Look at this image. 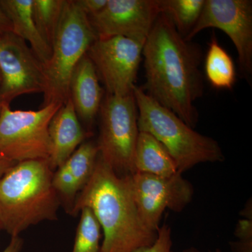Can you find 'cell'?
<instances>
[{
    "label": "cell",
    "instance_id": "obj_26",
    "mask_svg": "<svg viewBox=\"0 0 252 252\" xmlns=\"http://www.w3.org/2000/svg\"><path fill=\"white\" fill-rule=\"evenodd\" d=\"M23 240L19 236L11 237V241L4 251L1 252H20L22 250Z\"/></svg>",
    "mask_w": 252,
    "mask_h": 252
},
{
    "label": "cell",
    "instance_id": "obj_25",
    "mask_svg": "<svg viewBox=\"0 0 252 252\" xmlns=\"http://www.w3.org/2000/svg\"><path fill=\"white\" fill-rule=\"evenodd\" d=\"M11 32H12L11 21L0 4V38Z\"/></svg>",
    "mask_w": 252,
    "mask_h": 252
},
{
    "label": "cell",
    "instance_id": "obj_3",
    "mask_svg": "<svg viewBox=\"0 0 252 252\" xmlns=\"http://www.w3.org/2000/svg\"><path fill=\"white\" fill-rule=\"evenodd\" d=\"M47 159L18 162L0 178V223L11 237L45 220H57L61 200Z\"/></svg>",
    "mask_w": 252,
    "mask_h": 252
},
{
    "label": "cell",
    "instance_id": "obj_8",
    "mask_svg": "<svg viewBox=\"0 0 252 252\" xmlns=\"http://www.w3.org/2000/svg\"><path fill=\"white\" fill-rule=\"evenodd\" d=\"M144 44L124 36L97 39L93 43L86 55L94 63L107 94H132Z\"/></svg>",
    "mask_w": 252,
    "mask_h": 252
},
{
    "label": "cell",
    "instance_id": "obj_7",
    "mask_svg": "<svg viewBox=\"0 0 252 252\" xmlns=\"http://www.w3.org/2000/svg\"><path fill=\"white\" fill-rule=\"evenodd\" d=\"M63 104L51 103L37 111L11 110L0 105V157L18 162L49 158V127Z\"/></svg>",
    "mask_w": 252,
    "mask_h": 252
},
{
    "label": "cell",
    "instance_id": "obj_16",
    "mask_svg": "<svg viewBox=\"0 0 252 252\" xmlns=\"http://www.w3.org/2000/svg\"><path fill=\"white\" fill-rule=\"evenodd\" d=\"M32 0H0V4L9 17L15 35L28 41L44 66L49 62L51 47L41 37L32 16Z\"/></svg>",
    "mask_w": 252,
    "mask_h": 252
},
{
    "label": "cell",
    "instance_id": "obj_1",
    "mask_svg": "<svg viewBox=\"0 0 252 252\" xmlns=\"http://www.w3.org/2000/svg\"><path fill=\"white\" fill-rule=\"evenodd\" d=\"M142 56V90L194 128L199 119L195 102L205 89L200 46L186 40L171 19L160 14L144 42Z\"/></svg>",
    "mask_w": 252,
    "mask_h": 252
},
{
    "label": "cell",
    "instance_id": "obj_18",
    "mask_svg": "<svg viewBox=\"0 0 252 252\" xmlns=\"http://www.w3.org/2000/svg\"><path fill=\"white\" fill-rule=\"evenodd\" d=\"M205 69L207 79L212 87L228 90L233 89L236 81L234 63L215 35L212 36L209 42Z\"/></svg>",
    "mask_w": 252,
    "mask_h": 252
},
{
    "label": "cell",
    "instance_id": "obj_30",
    "mask_svg": "<svg viewBox=\"0 0 252 252\" xmlns=\"http://www.w3.org/2000/svg\"><path fill=\"white\" fill-rule=\"evenodd\" d=\"M0 230H1V223H0Z\"/></svg>",
    "mask_w": 252,
    "mask_h": 252
},
{
    "label": "cell",
    "instance_id": "obj_13",
    "mask_svg": "<svg viewBox=\"0 0 252 252\" xmlns=\"http://www.w3.org/2000/svg\"><path fill=\"white\" fill-rule=\"evenodd\" d=\"M98 155L97 144L83 142L54 173L53 186L60 199L69 203V212L78 194L90 181Z\"/></svg>",
    "mask_w": 252,
    "mask_h": 252
},
{
    "label": "cell",
    "instance_id": "obj_27",
    "mask_svg": "<svg viewBox=\"0 0 252 252\" xmlns=\"http://www.w3.org/2000/svg\"><path fill=\"white\" fill-rule=\"evenodd\" d=\"M16 163H17V162L0 157V178L2 177L5 172L9 170L10 167H12L13 165H14Z\"/></svg>",
    "mask_w": 252,
    "mask_h": 252
},
{
    "label": "cell",
    "instance_id": "obj_10",
    "mask_svg": "<svg viewBox=\"0 0 252 252\" xmlns=\"http://www.w3.org/2000/svg\"><path fill=\"white\" fill-rule=\"evenodd\" d=\"M131 180L140 218L155 233L165 210L182 212L193 198V186L180 172L168 177L135 172Z\"/></svg>",
    "mask_w": 252,
    "mask_h": 252
},
{
    "label": "cell",
    "instance_id": "obj_11",
    "mask_svg": "<svg viewBox=\"0 0 252 252\" xmlns=\"http://www.w3.org/2000/svg\"><path fill=\"white\" fill-rule=\"evenodd\" d=\"M44 64L27 43L8 33L0 38V105L10 104L23 94H44L46 89Z\"/></svg>",
    "mask_w": 252,
    "mask_h": 252
},
{
    "label": "cell",
    "instance_id": "obj_17",
    "mask_svg": "<svg viewBox=\"0 0 252 252\" xmlns=\"http://www.w3.org/2000/svg\"><path fill=\"white\" fill-rule=\"evenodd\" d=\"M135 172L168 177L177 173V165L166 149L148 132H139L134 153Z\"/></svg>",
    "mask_w": 252,
    "mask_h": 252
},
{
    "label": "cell",
    "instance_id": "obj_2",
    "mask_svg": "<svg viewBox=\"0 0 252 252\" xmlns=\"http://www.w3.org/2000/svg\"><path fill=\"white\" fill-rule=\"evenodd\" d=\"M89 207L104 239L99 252H135L153 245L157 233L144 225L134 199L131 175L119 176L97 158L89 183L78 194L70 213Z\"/></svg>",
    "mask_w": 252,
    "mask_h": 252
},
{
    "label": "cell",
    "instance_id": "obj_20",
    "mask_svg": "<svg viewBox=\"0 0 252 252\" xmlns=\"http://www.w3.org/2000/svg\"><path fill=\"white\" fill-rule=\"evenodd\" d=\"M65 3L66 0H32L33 21L41 37L51 49Z\"/></svg>",
    "mask_w": 252,
    "mask_h": 252
},
{
    "label": "cell",
    "instance_id": "obj_15",
    "mask_svg": "<svg viewBox=\"0 0 252 252\" xmlns=\"http://www.w3.org/2000/svg\"><path fill=\"white\" fill-rule=\"evenodd\" d=\"M94 63L85 55L76 66L69 81V98L78 117L92 126L102 102V88Z\"/></svg>",
    "mask_w": 252,
    "mask_h": 252
},
{
    "label": "cell",
    "instance_id": "obj_23",
    "mask_svg": "<svg viewBox=\"0 0 252 252\" xmlns=\"http://www.w3.org/2000/svg\"><path fill=\"white\" fill-rule=\"evenodd\" d=\"M135 252H173L171 228L168 225L163 224L157 232V238L153 245L139 249Z\"/></svg>",
    "mask_w": 252,
    "mask_h": 252
},
{
    "label": "cell",
    "instance_id": "obj_21",
    "mask_svg": "<svg viewBox=\"0 0 252 252\" xmlns=\"http://www.w3.org/2000/svg\"><path fill=\"white\" fill-rule=\"evenodd\" d=\"M80 212L72 252H99L102 230L98 220L89 207H83Z\"/></svg>",
    "mask_w": 252,
    "mask_h": 252
},
{
    "label": "cell",
    "instance_id": "obj_6",
    "mask_svg": "<svg viewBox=\"0 0 252 252\" xmlns=\"http://www.w3.org/2000/svg\"><path fill=\"white\" fill-rule=\"evenodd\" d=\"M99 157L119 176L135 173L134 153L138 137V113L133 93L107 94L100 109Z\"/></svg>",
    "mask_w": 252,
    "mask_h": 252
},
{
    "label": "cell",
    "instance_id": "obj_22",
    "mask_svg": "<svg viewBox=\"0 0 252 252\" xmlns=\"http://www.w3.org/2000/svg\"><path fill=\"white\" fill-rule=\"evenodd\" d=\"M235 235L239 238V241L231 243L232 250L234 252H252V220H240Z\"/></svg>",
    "mask_w": 252,
    "mask_h": 252
},
{
    "label": "cell",
    "instance_id": "obj_5",
    "mask_svg": "<svg viewBox=\"0 0 252 252\" xmlns=\"http://www.w3.org/2000/svg\"><path fill=\"white\" fill-rule=\"evenodd\" d=\"M96 39L89 17L74 0H66L51 46V59L44 66L46 84L42 107L67 100L72 73Z\"/></svg>",
    "mask_w": 252,
    "mask_h": 252
},
{
    "label": "cell",
    "instance_id": "obj_28",
    "mask_svg": "<svg viewBox=\"0 0 252 252\" xmlns=\"http://www.w3.org/2000/svg\"><path fill=\"white\" fill-rule=\"evenodd\" d=\"M183 252H200V250L195 248H190L187 249Z\"/></svg>",
    "mask_w": 252,
    "mask_h": 252
},
{
    "label": "cell",
    "instance_id": "obj_24",
    "mask_svg": "<svg viewBox=\"0 0 252 252\" xmlns=\"http://www.w3.org/2000/svg\"><path fill=\"white\" fill-rule=\"evenodd\" d=\"M74 1L88 17L98 14L107 3V0H75Z\"/></svg>",
    "mask_w": 252,
    "mask_h": 252
},
{
    "label": "cell",
    "instance_id": "obj_19",
    "mask_svg": "<svg viewBox=\"0 0 252 252\" xmlns=\"http://www.w3.org/2000/svg\"><path fill=\"white\" fill-rule=\"evenodd\" d=\"M205 0H158L160 14L171 19L179 33L186 37L196 24Z\"/></svg>",
    "mask_w": 252,
    "mask_h": 252
},
{
    "label": "cell",
    "instance_id": "obj_29",
    "mask_svg": "<svg viewBox=\"0 0 252 252\" xmlns=\"http://www.w3.org/2000/svg\"><path fill=\"white\" fill-rule=\"evenodd\" d=\"M222 252V251H220V250H216L214 252Z\"/></svg>",
    "mask_w": 252,
    "mask_h": 252
},
{
    "label": "cell",
    "instance_id": "obj_9",
    "mask_svg": "<svg viewBox=\"0 0 252 252\" xmlns=\"http://www.w3.org/2000/svg\"><path fill=\"white\" fill-rule=\"evenodd\" d=\"M213 28L227 34L238 53L239 67L250 80L252 74V1L205 0L196 24L185 39L192 41L203 30Z\"/></svg>",
    "mask_w": 252,
    "mask_h": 252
},
{
    "label": "cell",
    "instance_id": "obj_4",
    "mask_svg": "<svg viewBox=\"0 0 252 252\" xmlns=\"http://www.w3.org/2000/svg\"><path fill=\"white\" fill-rule=\"evenodd\" d=\"M139 130L148 132L165 147L183 173L198 164L224 160L216 140L202 135L187 125L175 113L158 103L142 88H133Z\"/></svg>",
    "mask_w": 252,
    "mask_h": 252
},
{
    "label": "cell",
    "instance_id": "obj_12",
    "mask_svg": "<svg viewBox=\"0 0 252 252\" xmlns=\"http://www.w3.org/2000/svg\"><path fill=\"white\" fill-rule=\"evenodd\" d=\"M160 14L158 0H107L89 18L97 39L124 36L144 43Z\"/></svg>",
    "mask_w": 252,
    "mask_h": 252
},
{
    "label": "cell",
    "instance_id": "obj_14",
    "mask_svg": "<svg viewBox=\"0 0 252 252\" xmlns=\"http://www.w3.org/2000/svg\"><path fill=\"white\" fill-rule=\"evenodd\" d=\"M71 99L61 106L51 119L49 127L51 170H57L71 157L87 137Z\"/></svg>",
    "mask_w": 252,
    "mask_h": 252
}]
</instances>
